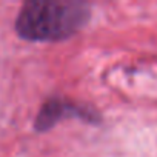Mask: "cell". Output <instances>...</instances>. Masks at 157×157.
I'll list each match as a JSON object with an SVG mask.
<instances>
[{"label":"cell","instance_id":"cell-2","mask_svg":"<svg viewBox=\"0 0 157 157\" xmlns=\"http://www.w3.org/2000/svg\"><path fill=\"white\" fill-rule=\"evenodd\" d=\"M66 116H88L85 114L83 108H78L72 103H66V102H60V100H48L43 108L39 113V117L36 119V129H48L51 128L59 119H63Z\"/></svg>","mask_w":157,"mask_h":157},{"label":"cell","instance_id":"cell-1","mask_svg":"<svg viewBox=\"0 0 157 157\" xmlns=\"http://www.w3.org/2000/svg\"><path fill=\"white\" fill-rule=\"evenodd\" d=\"M83 2L33 0L26 2L16 20L17 34L31 42H57L77 34L90 20Z\"/></svg>","mask_w":157,"mask_h":157}]
</instances>
